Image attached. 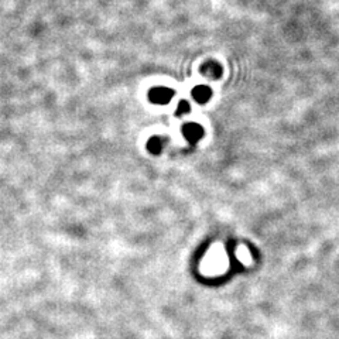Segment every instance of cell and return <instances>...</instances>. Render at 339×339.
Listing matches in <instances>:
<instances>
[{"label":"cell","mask_w":339,"mask_h":339,"mask_svg":"<svg viewBox=\"0 0 339 339\" xmlns=\"http://www.w3.org/2000/svg\"><path fill=\"white\" fill-rule=\"evenodd\" d=\"M176 95V90L167 87H154L148 92V101L154 105H167Z\"/></svg>","instance_id":"1"},{"label":"cell","mask_w":339,"mask_h":339,"mask_svg":"<svg viewBox=\"0 0 339 339\" xmlns=\"http://www.w3.org/2000/svg\"><path fill=\"white\" fill-rule=\"evenodd\" d=\"M182 136L185 137V140L191 144L198 143L202 137H204V127L198 123H185L181 127Z\"/></svg>","instance_id":"2"},{"label":"cell","mask_w":339,"mask_h":339,"mask_svg":"<svg viewBox=\"0 0 339 339\" xmlns=\"http://www.w3.org/2000/svg\"><path fill=\"white\" fill-rule=\"evenodd\" d=\"M201 74L205 75L211 79H219L223 74V70H222V65L216 61H207L202 64L201 67Z\"/></svg>","instance_id":"3"},{"label":"cell","mask_w":339,"mask_h":339,"mask_svg":"<svg viewBox=\"0 0 339 339\" xmlns=\"http://www.w3.org/2000/svg\"><path fill=\"white\" fill-rule=\"evenodd\" d=\"M192 98L195 99V102L198 104H207L208 101L212 98V89L207 85H198L191 90Z\"/></svg>","instance_id":"4"},{"label":"cell","mask_w":339,"mask_h":339,"mask_svg":"<svg viewBox=\"0 0 339 339\" xmlns=\"http://www.w3.org/2000/svg\"><path fill=\"white\" fill-rule=\"evenodd\" d=\"M147 150L151 154H160L162 150V140L159 136L150 137L147 142Z\"/></svg>","instance_id":"5"},{"label":"cell","mask_w":339,"mask_h":339,"mask_svg":"<svg viewBox=\"0 0 339 339\" xmlns=\"http://www.w3.org/2000/svg\"><path fill=\"white\" fill-rule=\"evenodd\" d=\"M191 110V105L188 101H179V104L177 106V110H176V116H184L187 115L188 112Z\"/></svg>","instance_id":"6"}]
</instances>
